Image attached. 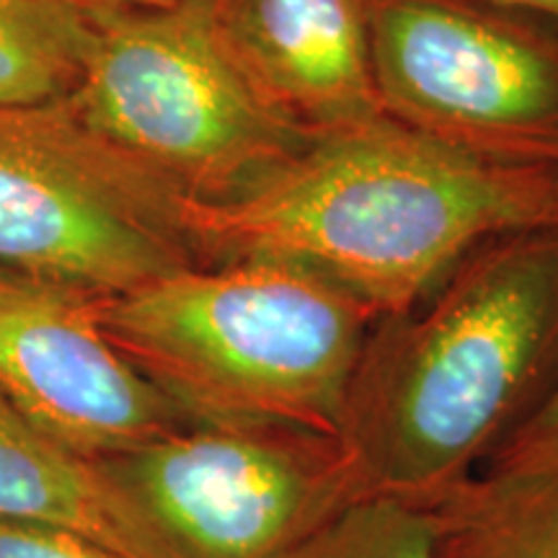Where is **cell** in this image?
Masks as SVG:
<instances>
[{
	"mask_svg": "<svg viewBox=\"0 0 558 558\" xmlns=\"http://www.w3.org/2000/svg\"><path fill=\"white\" fill-rule=\"evenodd\" d=\"M0 520L70 530L122 558H173L99 460L47 435L3 393Z\"/></svg>",
	"mask_w": 558,
	"mask_h": 558,
	"instance_id": "10",
	"label": "cell"
},
{
	"mask_svg": "<svg viewBox=\"0 0 558 558\" xmlns=\"http://www.w3.org/2000/svg\"><path fill=\"white\" fill-rule=\"evenodd\" d=\"M184 199L68 99L0 109V269L109 298L194 262Z\"/></svg>",
	"mask_w": 558,
	"mask_h": 558,
	"instance_id": "5",
	"label": "cell"
},
{
	"mask_svg": "<svg viewBox=\"0 0 558 558\" xmlns=\"http://www.w3.org/2000/svg\"><path fill=\"white\" fill-rule=\"evenodd\" d=\"M88 13V50L70 107L179 199L241 197L313 143L248 86L207 0Z\"/></svg>",
	"mask_w": 558,
	"mask_h": 558,
	"instance_id": "4",
	"label": "cell"
},
{
	"mask_svg": "<svg viewBox=\"0 0 558 558\" xmlns=\"http://www.w3.org/2000/svg\"><path fill=\"white\" fill-rule=\"evenodd\" d=\"M0 558H122L70 530L0 520Z\"/></svg>",
	"mask_w": 558,
	"mask_h": 558,
	"instance_id": "15",
	"label": "cell"
},
{
	"mask_svg": "<svg viewBox=\"0 0 558 558\" xmlns=\"http://www.w3.org/2000/svg\"><path fill=\"white\" fill-rule=\"evenodd\" d=\"M548 465H558V369L541 401L478 473L512 476V473L538 471Z\"/></svg>",
	"mask_w": 558,
	"mask_h": 558,
	"instance_id": "14",
	"label": "cell"
},
{
	"mask_svg": "<svg viewBox=\"0 0 558 558\" xmlns=\"http://www.w3.org/2000/svg\"><path fill=\"white\" fill-rule=\"evenodd\" d=\"M0 393L90 460L192 424L107 337L94 295L3 269Z\"/></svg>",
	"mask_w": 558,
	"mask_h": 558,
	"instance_id": "8",
	"label": "cell"
},
{
	"mask_svg": "<svg viewBox=\"0 0 558 558\" xmlns=\"http://www.w3.org/2000/svg\"><path fill=\"white\" fill-rule=\"evenodd\" d=\"M94 303L107 337L192 424L339 439L380 318L277 262L186 264Z\"/></svg>",
	"mask_w": 558,
	"mask_h": 558,
	"instance_id": "3",
	"label": "cell"
},
{
	"mask_svg": "<svg viewBox=\"0 0 558 558\" xmlns=\"http://www.w3.org/2000/svg\"><path fill=\"white\" fill-rule=\"evenodd\" d=\"M86 11L104 9H132V11H153V9H173V5L186 3V0H70Z\"/></svg>",
	"mask_w": 558,
	"mask_h": 558,
	"instance_id": "17",
	"label": "cell"
},
{
	"mask_svg": "<svg viewBox=\"0 0 558 558\" xmlns=\"http://www.w3.org/2000/svg\"><path fill=\"white\" fill-rule=\"evenodd\" d=\"M290 558H442L429 509L388 497L349 505Z\"/></svg>",
	"mask_w": 558,
	"mask_h": 558,
	"instance_id": "13",
	"label": "cell"
},
{
	"mask_svg": "<svg viewBox=\"0 0 558 558\" xmlns=\"http://www.w3.org/2000/svg\"><path fill=\"white\" fill-rule=\"evenodd\" d=\"M427 509L442 558H558V465L478 473Z\"/></svg>",
	"mask_w": 558,
	"mask_h": 558,
	"instance_id": "11",
	"label": "cell"
},
{
	"mask_svg": "<svg viewBox=\"0 0 558 558\" xmlns=\"http://www.w3.org/2000/svg\"><path fill=\"white\" fill-rule=\"evenodd\" d=\"M173 558H290L367 497L344 439L190 424L99 460Z\"/></svg>",
	"mask_w": 558,
	"mask_h": 558,
	"instance_id": "6",
	"label": "cell"
},
{
	"mask_svg": "<svg viewBox=\"0 0 558 558\" xmlns=\"http://www.w3.org/2000/svg\"><path fill=\"white\" fill-rule=\"evenodd\" d=\"M88 37L90 13L70 0H0V109L68 99Z\"/></svg>",
	"mask_w": 558,
	"mask_h": 558,
	"instance_id": "12",
	"label": "cell"
},
{
	"mask_svg": "<svg viewBox=\"0 0 558 558\" xmlns=\"http://www.w3.org/2000/svg\"><path fill=\"white\" fill-rule=\"evenodd\" d=\"M558 230V166L450 148L386 114L316 137L222 205H184L197 264L311 271L380 318L414 311L486 243Z\"/></svg>",
	"mask_w": 558,
	"mask_h": 558,
	"instance_id": "1",
	"label": "cell"
},
{
	"mask_svg": "<svg viewBox=\"0 0 558 558\" xmlns=\"http://www.w3.org/2000/svg\"><path fill=\"white\" fill-rule=\"evenodd\" d=\"M235 68L279 120L308 137L383 114L365 0H207Z\"/></svg>",
	"mask_w": 558,
	"mask_h": 558,
	"instance_id": "9",
	"label": "cell"
},
{
	"mask_svg": "<svg viewBox=\"0 0 558 558\" xmlns=\"http://www.w3.org/2000/svg\"><path fill=\"white\" fill-rule=\"evenodd\" d=\"M380 111L450 148L558 166V26L481 0H365Z\"/></svg>",
	"mask_w": 558,
	"mask_h": 558,
	"instance_id": "7",
	"label": "cell"
},
{
	"mask_svg": "<svg viewBox=\"0 0 558 558\" xmlns=\"http://www.w3.org/2000/svg\"><path fill=\"white\" fill-rule=\"evenodd\" d=\"M481 3L497 5V9L522 13V16L546 21L558 26V0H481Z\"/></svg>",
	"mask_w": 558,
	"mask_h": 558,
	"instance_id": "16",
	"label": "cell"
},
{
	"mask_svg": "<svg viewBox=\"0 0 558 558\" xmlns=\"http://www.w3.org/2000/svg\"><path fill=\"white\" fill-rule=\"evenodd\" d=\"M558 369V230L497 239L424 305L378 318L344 445L367 497L432 507L471 481Z\"/></svg>",
	"mask_w": 558,
	"mask_h": 558,
	"instance_id": "2",
	"label": "cell"
}]
</instances>
